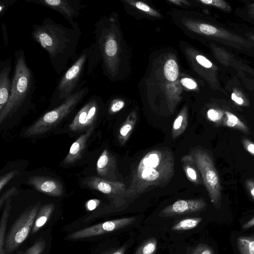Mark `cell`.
<instances>
[{
    "label": "cell",
    "mask_w": 254,
    "mask_h": 254,
    "mask_svg": "<svg viewBox=\"0 0 254 254\" xmlns=\"http://www.w3.org/2000/svg\"><path fill=\"white\" fill-rule=\"evenodd\" d=\"M32 29V38L48 53L55 71L61 74L75 54L82 35L78 23L68 28L45 18L40 24L33 25Z\"/></svg>",
    "instance_id": "obj_1"
},
{
    "label": "cell",
    "mask_w": 254,
    "mask_h": 254,
    "mask_svg": "<svg viewBox=\"0 0 254 254\" xmlns=\"http://www.w3.org/2000/svg\"><path fill=\"white\" fill-rule=\"evenodd\" d=\"M174 174V157L169 149H153L140 160L125 192L127 200L132 201L152 187H164Z\"/></svg>",
    "instance_id": "obj_2"
},
{
    "label": "cell",
    "mask_w": 254,
    "mask_h": 254,
    "mask_svg": "<svg viewBox=\"0 0 254 254\" xmlns=\"http://www.w3.org/2000/svg\"><path fill=\"white\" fill-rule=\"evenodd\" d=\"M93 43L103 73L114 80L119 75L121 61L120 34L115 15L100 18L95 25Z\"/></svg>",
    "instance_id": "obj_3"
},
{
    "label": "cell",
    "mask_w": 254,
    "mask_h": 254,
    "mask_svg": "<svg viewBox=\"0 0 254 254\" xmlns=\"http://www.w3.org/2000/svg\"><path fill=\"white\" fill-rule=\"evenodd\" d=\"M14 57L11 90L6 105L0 111V124L32 106L31 100L36 89V80L26 63L24 51H15Z\"/></svg>",
    "instance_id": "obj_4"
},
{
    "label": "cell",
    "mask_w": 254,
    "mask_h": 254,
    "mask_svg": "<svg viewBox=\"0 0 254 254\" xmlns=\"http://www.w3.org/2000/svg\"><path fill=\"white\" fill-rule=\"evenodd\" d=\"M92 46L84 49L75 61L64 72L58 83L51 98V103L58 106L67 98L80 90L83 87L86 65L91 54Z\"/></svg>",
    "instance_id": "obj_5"
},
{
    "label": "cell",
    "mask_w": 254,
    "mask_h": 254,
    "mask_svg": "<svg viewBox=\"0 0 254 254\" xmlns=\"http://www.w3.org/2000/svg\"><path fill=\"white\" fill-rule=\"evenodd\" d=\"M177 23L189 34H195L237 48H250L249 41L221 27L187 16L177 18Z\"/></svg>",
    "instance_id": "obj_6"
},
{
    "label": "cell",
    "mask_w": 254,
    "mask_h": 254,
    "mask_svg": "<svg viewBox=\"0 0 254 254\" xmlns=\"http://www.w3.org/2000/svg\"><path fill=\"white\" fill-rule=\"evenodd\" d=\"M89 93L87 86L67 98L63 103L42 115L25 131L27 137L42 134L50 131L69 115Z\"/></svg>",
    "instance_id": "obj_7"
},
{
    "label": "cell",
    "mask_w": 254,
    "mask_h": 254,
    "mask_svg": "<svg viewBox=\"0 0 254 254\" xmlns=\"http://www.w3.org/2000/svg\"><path fill=\"white\" fill-rule=\"evenodd\" d=\"M193 158L207 190L211 202L218 205L221 199V187L218 173L210 155L200 148L192 149Z\"/></svg>",
    "instance_id": "obj_8"
},
{
    "label": "cell",
    "mask_w": 254,
    "mask_h": 254,
    "mask_svg": "<svg viewBox=\"0 0 254 254\" xmlns=\"http://www.w3.org/2000/svg\"><path fill=\"white\" fill-rule=\"evenodd\" d=\"M40 205L38 203L28 208L12 225L5 242L7 254L13 252L26 239L33 227Z\"/></svg>",
    "instance_id": "obj_9"
},
{
    "label": "cell",
    "mask_w": 254,
    "mask_h": 254,
    "mask_svg": "<svg viewBox=\"0 0 254 254\" xmlns=\"http://www.w3.org/2000/svg\"><path fill=\"white\" fill-rule=\"evenodd\" d=\"M182 49L193 70L205 80L213 90H219L218 67L200 52L184 44Z\"/></svg>",
    "instance_id": "obj_10"
},
{
    "label": "cell",
    "mask_w": 254,
    "mask_h": 254,
    "mask_svg": "<svg viewBox=\"0 0 254 254\" xmlns=\"http://www.w3.org/2000/svg\"><path fill=\"white\" fill-rule=\"evenodd\" d=\"M86 188L96 190L105 194L112 204L119 207L125 204L126 185L119 181H111L97 176H90L82 181Z\"/></svg>",
    "instance_id": "obj_11"
},
{
    "label": "cell",
    "mask_w": 254,
    "mask_h": 254,
    "mask_svg": "<svg viewBox=\"0 0 254 254\" xmlns=\"http://www.w3.org/2000/svg\"><path fill=\"white\" fill-rule=\"evenodd\" d=\"M102 104L101 98L97 95L89 98L69 125V130L82 131L93 126L100 113Z\"/></svg>",
    "instance_id": "obj_12"
},
{
    "label": "cell",
    "mask_w": 254,
    "mask_h": 254,
    "mask_svg": "<svg viewBox=\"0 0 254 254\" xmlns=\"http://www.w3.org/2000/svg\"><path fill=\"white\" fill-rule=\"evenodd\" d=\"M25 1L35 3L52 9L60 13L74 27L78 23L74 21L80 10L86 5L81 3L80 0H25Z\"/></svg>",
    "instance_id": "obj_13"
},
{
    "label": "cell",
    "mask_w": 254,
    "mask_h": 254,
    "mask_svg": "<svg viewBox=\"0 0 254 254\" xmlns=\"http://www.w3.org/2000/svg\"><path fill=\"white\" fill-rule=\"evenodd\" d=\"M135 220V218L127 217L107 221L79 230L70 234L68 238L79 239L104 234L126 227Z\"/></svg>",
    "instance_id": "obj_14"
},
{
    "label": "cell",
    "mask_w": 254,
    "mask_h": 254,
    "mask_svg": "<svg viewBox=\"0 0 254 254\" xmlns=\"http://www.w3.org/2000/svg\"><path fill=\"white\" fill-rule=\"evenodd\" d=\"M206 206V203L201 198L180 199L164 208L159 216L168 217L195 212Z\"/></svg>",
    "instance_id": "obj_15"
},
{
    "label": "cell",
    "mask_w": 254,
    "mask_h": 254,
    "mask_svg": "<svg viewBox=\"0 0 254 254\" xmlns=\"http://www.w3.org/2000/svg\"><path fill=\"white\" fill-rule=\"evenodd\" d=\"M27 183L37 190L48 195L61 196L64 194V187L58 180L42 176L30 177Z\"/></svg>",
    "instance_id": "obj_16"
},
{
    "label": "cell",
    "mask_w": 254,
    "mask_h": 254,
    "mask_svg": "<svg viewBox=\"0 0 254 254\" xmlns=\"http://www.w3.org/2000/svg\"><path fill=\"white\" fill-rule=\"evenodd\" d=\"M116 161L113 155L105 149L100 155L96 163V171L99 177L104 179L116 181Z\"/></svg>",
    "instance_id": "obj_17"
},
{
    "label": "cell",
    "mask_w": 254,
    "mask_h": 254,
    "mask_svg": "<svg viewBox=\"0 0 254 254\" xmlns=\"http://www.w3.org/2000/svg\"><path fill=\"white\" fill-rule=\"evenodd\" d=\"M10 58L1 61L0 63V111L6 105L11 90L12 80L10 79L11 70Z\"/></svg>",
    "instance_id": "obj_18"
},
{
    "label": "cell",
    "mask_w": 254,
    "mask_h": 254,
    "mask_svg": "<svg viewBox=\"0 0 254 254\" xmlns=\"http://www.w3.org/2000/svg\"><path fill=\"white\" fill-rule=\"evenodd\" d=\"M94 128V126L91 127L72 144L68 154L63 160L64 165L73 164L81 158Z\"/></svg>",
    "instance_id": "obj_19"
},
{
    "label": "cell",
    "mask_w": 254,
    "mask_h": 254,
    "mask_svg": "<svg viewBox=\"0 0 254 254\" xmlns=\"http://www.w3.org/2000/svg\"><path fill=\"white\" fill-rule=\"evenodd\" d=\"M181 163L188 179L195 185H201L202 180L192 157L190 154L184 156L181 158Z\"/></svg>",
    "instance_id": "obj_20"
},
{
    "label": "cell",
    "mask_w": 254,
    "mask_h": 254,
    "mask_svg": "<svg viewBox=\"0 0 254 254\" xmlns=\"http://www.w3.org/2000/svg\"><path fill=\"white\" fill-rule=\"evenodd\" d=\"M161 69L162 78L170 83L178 80L179 67L177 61L173 58H168Z\"/></svg>",
    "instance_id": "obj_21"
},
{
    "label": "cell",
    "mask_w": 254,
    "mask_h": 254,
    "mask_svg": "<svg viewBox=\"0 0 254 254\" xmlns=\"http://www.w3.org/2000/svg\"><path fill=\"white\" fill-rule=\"evenodd\" d=\"M137 120L135 112H131L121 127L118 137L121 145H124L128 139L135 127Z\"/></svg>",
    "instance_id": "obj_22"
},
{
    "label": "cell",
    "mask_w": 254,
    "mask_h": 254,
    "mask_svg": "<svg viewBox=\"0 0 254 254\" xmlns=\"http://www.w3.org/2000/svg\"><path fill=\"white\" fill-rule=\"evenodd\" d=\"M188 108L184 106L175 119L172 129V137L175 139L181 135L186 130L188 125Z\"/></svg>",
    "instance_id": "obj_23"
},
{
    "label": "cell",
    "mask_w": 254,
    "mask_h": 254,
    "mask_svg": "<svg viewBox=\"0 0 254 254\" xmlns=\"http://www.w3.org/2000/svg\"><path fill=\"white\" fill-rule=\"evenodd\" d=\"M54 208L55 205L53 203L46 204L40 208L32 228L33 234L37 232L45 224L53 212Z\"/></svg>",
    "instance_id": "obj_24"
},
{
    "label": "cell",
    "mask_w": 254,
    "mask_h": 254,
    "mask_svg": "<svg viewBox=\"0 0 254 254\" xmlns=\"http://www.w3.org/2000/svg\"><path fill=\"white\" fill-rule=\"evenodd\" d=\"M10 198H8L5 202L4 208L1 217L0 225V254H5L4 249V240L10 210L11 208Z\"/></svg>",
    "instance_id": "obj_25"
},
{
    "label": "cell",
    "mask_w": 254,
    "mask_h": 254,
    "mask_svg": "<svg viewBox=\"0 0 254 254\" xmlns=\"http://www.w3.org/2000/svg\"><path fill=\"white\" fill-rule=\"evenodd\" d=\"M223 124L229 127L239 129L244 132L249 131L248 127L235 114L229 111H225Z\"/></svg>",
    "instance_id": "obj_26"
},
{
    "label": "cell",
    "mask_w": 254,
    "mask_h": 254,
    "mask_svg": "<svg viewBox=\"0 0 254 254\" xmlns=\"http://www.w3.org/2000/svg\"><path fill=\"white\" fill-rule=\"evenodd\" d=\"M237 243L240 254H254V238L240 237Z\"/></svg>",
    "instance_id": "obj_27"
},
{
    "label": "cell",
    "mask_w": 254,
    "mask_h": 254,
    "mask_svg": "<svg viewBox=\"0 0 254 254\" xmlns=\"http://www.w3.org/2000/svg\"><path fill=\"white\" fill-rule=\"evenodd\" d=\"M210 46L214 57L220 63L225 66L231 65L233 58L229 53L214 44Z\"/></svg>",
    "instance_id": "obj_28"
},
{
    "label": "cell",
    "mask_w": 254,
    "mask_h": 254,
    "mask_svg": "<svg viewBox=\"0 0 254 254\" xmlns=\"http://www.w3.org/2000/svg\"><path fill=\"white\" fill-rule=\"evenodd\" d=\"M126 1L145 15L155 17H161V14L157 11L142 1L134 0H126Z\"/></svg>",
    "instance_id": "obj_29"
},
{
    "label": "cell",
    "mask_w": 254,
    "mask_h": 254,
    "mask_svg": "<svg viewBox=\"0 0 254 254\" xmlns=\"http://www.w3.org/2000/svg\"><path fill=\"white\" fill-rule=\"evenodd\" d=\"M201 218H188L179 221L172 227L173 231H183L190 230L196 227L201 221Z\"/></svg>",
    "instance_id": "obj_30"
},
{
    "label": "cell",
    "mask_w": 254,
    "mask_h": 254,
    "mask_svg": "<svg viewBox=\"0 0 254 254\" xmlns=\"http://www.w3.org/2000/svg\"><path fill=\"white\" fill-rule=\"evenodd\" d=\"M157 248V240L154 238H152L144 242L138 248L135 254H154Z\"/></svg>",
    "instance_id": "obj_31"
},
{
    "label": "cell",
    "mask_w": 254,
    "mask_h": 254,
    "mask_svg": "<svg viewBox=\"0 0 254 254\" xmlns=\"http://www.w3.org/2000/svg\"><path fill=\"white\" fill-rule=\"evenodd\" d=\"M198 1L203 4L213 6L225 12L232 11L231 6L224 0H199Z\"/></svg>",
    "instance_id": "obj_32"
},
{
    "label": "cell",
    "mask_w": 254,
    "mask_h": 254,
    "mask_svg": "<svg viewBox=\"0 0 254 254\" xmlns=\"http://www.w3.org/2000/svg\"><path fill=\"white\" fill-rule=\"evenodd\" d=\"M206 116L210 121L217 123L224 118V112L219 109L210 108L207 111Z\"/></svg>",
    "instance_id": "obj_33"
},
{
    "label": "cell",
    "mask_w": 254,
    "mask_h": 254,
    "mask_svg": "<svg viewBox=\"0 0 254 254\" xmlns=\"http://www.w3.org/2000/svg\"><path fill=\"white\" fill-rule=\"evenodd\" d=\"M181 85L188 90L197 91L198 90L197 83L192 78L184 76L180 79Z\"/></svg>",
    "instance_id": "obj_34"
},
{
    "label": "cell",
    "mask_w": 254,
    "mask_h": 254,
    "mask_svg": "<svg viewBox=\"0 0 254 254\" xmlns=\"http://www.w3.org/2000/svg\"><path fill=\"white\" fill-rule=\"evenodd\" d=\"M125 106V102L120 99L112 100L109 106L108 112L110 114H114L121 111Z\"/></svg>",
    "instance_id": "obj_35"
},
{
    "label": "cell",
    "mask_w": 254,
    "mask_h": 254,
    "mask_svg": "<svg viewBox=\"0 0 254 254\" xmlns=\"http://www.w3.org/2000/svg\"><path fill=\"white\" fill-rule=\"evenodd\" d=\"M231 99L239 106H247L248 102L240 91L234 89L231 95Z\"/></svg>",
    "instance_id": "obj_36"
},
{
    "label": "cell",
    "mask_w": 254,
    "mask_h": 254,
    "mask_svg": "<svg viewBox=\"0 0 254 254\" xmlns=\"http://www.w3.org/2000/svg\"><path fill=\"white\" fill-rule=\"evenodd\" d=\"M18 174L17 170L11 171L0 177V191H1L4 187L15 176Z\"/></svg>",
    "instance_id": "obj_37"
},
{
    "label": "cell",
    "mask_w": 254,
    "mask_h": 254,
    "mask_svg": "<svg viewBox=\"0 0 254 254\" xmlns=\"http://www.w3.org/2000/svg\"><path fill=\"white\" fill-rule=\"evenodd\" d=\"M190 254H214V253L209 246L201 244L194 248Z\"/></svg>",
    "instance_id": "obj_38"
},
{
    "label": "cell",
    "mask_w": 254,
    "mask_h": 254,
    "mask_svg": "<svg viewBox=\"0 0 254 254\" xmlns=\"http://www.w3.org/2000/svg\"><path fill=\"white\" fill-rule=\"evenodd\" d=\"M17 193H18V190L15 187L8 189L3 192L0 198V208H2L4 202H5L8 198L15 195Z\"/></svg>",
    "instance_id": "obj_39"
},
{
    "label": "cell",
    "mask_w": 254,
    "mask_h": 254,
    "mask_svg": "<svg viewBox=\"0 0 254 254\" xmlns=\"http://www.w3.org/2000/svg\"><path fill=\"white\" fill-rule=\"evenodd\" d=\"M16 0H1L0 1V16L2 17L7 10L10 5L14 3Z\"/></svg>",
    "instance_id": "obj_40"
},
{
    "label": "cell",
    "mask_w": 254,
    "mask_h": 254,
    "mask_svg": "<svg viewBox=\"0 0 254 254\" xmlns=\"http://www.w3.org/2000/svg\"><path fill=\"white\" fill-rule=\"evenodd\" d=\"M100 200L98 199H91L87 201L85 206L87 211H92L96 209L100 204Z\"/></svg>",
    "instance_id": "obj_41"
},
{
    "label": "cell",
    "mask_w": 254,
    "mask_h": 254,
    "mask_svg": "<svg viewBox=\"0 0 254 254\" xmlns=\"http://www.w3.org/2000/svg\"><path fill=\"white\" fill-rule=\"evenodd\" d=\"M242 143L245 149L254 156V143L247 138H243Z\"/></svg>",
    "instance_id": "obj_42"
},
{
    "label": "cell",
    "mask_w": 254,
    "mask_h": 254,
    "mask_svg": "<svg viewBox=\"0 0 254 254\" xmlns=\"http://www.w3.org/2000/svg\"><path fill=\"white\" fill-rule=\"evenodd\" d=\"M245 185L250 194L254 200V180L248 179L245 181Z\"/></svg>",
    "instance_id": "obj_43"
},
{
    "label": "cell",
    "mask_w": 254,
    "mask_h": 254,
    "mask_svg": "<svg viewBox=\"0 0 254 254\" xmlns=\"http://www.w3.org/2000/svg\"><path fill=\"white\" fill-rule=\"evenodd\" d=\"M1 28L3 38L4 45L6 47L8 44V38L6 25L4 23L1 24Z\"/></svg>",
    "instance_id": "obj_44"
},
{
    "label": "cell",
    "mask_w": 254,
    "mask_h": 254,
    "mask_svg": "<svg viewBox=\"0 0 254 254\" xmlns=\"http://www.w3.org/2000/svg\"><path fill=\"white\" fill-rule=\"evenodd\" d=\"M126 248L125 247H123L117 249L108 251L104 254H124Z\"/></svg>",
    "instance_id": "obj_45"
},
{
    "label": "cell",
    "mask_w": 254,
    "mask_h": 254,
    "mask_svg": "<svg viewBox=\"0 0 254 254\" xmlns=\"http://www.w3.org/2000/svg\"><path fill=\"white\" fill-rule=\"evenodd\" d=\"M169 2H170L172 3H174L176 5H189V3L186 0H168Z\"/></svg>",
    "instance_id": "obj_46"
},
{
    "label": "cell",
    "mask_w": 254,
    "mask_h": 254,
    "mask_svg": "<svg viewBox=\"0 0 254 254\" xmlns=\"http://www.w3.org/2000/svg\"><path fill=\"white\" fill-rule=\"evenodd\" d=\"M254 226V217L243 225V229H247Z\"/></svg>",
    "instance_id": "obj_47"
},
{
    "label": "cell",
    "mask_w": 254,
    "mask_h": 254,
    "mask_svg": "<svg viewBox=\"0 0 254 254\" xmlns=\"http://www.w3.org/2000/svg\"><path fill=\"white\" fill-rule=\"evenodd\" d=\"M248 7L250 16L254 19V3L249 4Z\"/></svg>",
    "instance_id": "obj_48"
},
{
    "label": "cell",
    "mask_w": 254,
    "mask_h": 254,
    "mask_svg": "<svg viewBox=\"0 0 254 254\" xmlns=\"http://www.w3.org/2000/svg\"><path fill=\"white\" fill-rule=\"evenodd\" d=\"M246 35L254 42V33H248Z\"/></svg>",
    "instance_id": "obj_49"
},
{
    "label": "cell",
    "mask_w": 254,
    "mask_h": 254,
    "mask_svg": "<svg viewBox=\"0 0 254 254\" xmlns=\"http://www.w3.org/2000/svg\"><path fill=\"white\" fill-rule=\"evenodd\" d=\"M25 254V253H24V254Z\"/></svg>",
    "instance_id": "obj_50"
}]
</instances>
